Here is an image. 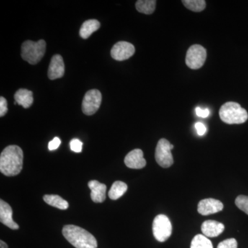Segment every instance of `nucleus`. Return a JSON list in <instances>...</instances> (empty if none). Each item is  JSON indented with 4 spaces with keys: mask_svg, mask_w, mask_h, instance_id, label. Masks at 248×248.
Returning <instances> with one entry per match:
<instances>
[{
    "mask_svg": "<svg viewBox=\"0 0 248 248\" xmlns=\"http://www.w3.org/2000/svg\"><path fill=\"white\" fill-rule=\"evenodd\" d=\"M16 102L19 105L22 106L24 108H29L33 103V95L32 91L27 89L18 90L14 95Z\"/></svg>",
    "mask_w": 248,
    "mask_h": 248,
    "instance_id": "nucleus-16",
    "label": "nucleus"
},
{
    "mask_svg": "<svg viewBox=\"0 0 248 248\" xmlns=\"http://www.w3.org/2000/svg\"><path fill=\"white\" fill-rule=\"evenodd\" d=\"M156 3L155 0H138L135 6L139 12L151 15L155 11Z\"/></svg>",
    "mask_w": 248,
    "mask_h": 248,
    "instance_id": "nucleus-20",
    "label": "nucleus"
},
{
    "mask_svg": "<svg viewBox=\"0 0 248 248\" xmlns=\"http://www.w3.org/2000/svg\"><path fill=\"white\" fill-rule=\"evenodd\" d=\"M65 66L63 58L60 55H55L50 60L48 67V76L50 79L61 78L64 75Z\"/></svg>",
    "mask_w": 248,
    "mask_h": 248,
    "instance_id": "nucleus-12",
    "label": "nucleus"
},
{
    "mask_svg": "<svg viewBox=\"0 0 248 248\" xmlns=\"http://www.w3.org/2000/svg\"><path fill=\"white\" fill-rule=\"evenodd\" d=\"M46 44L44 40L38 42L27 40L22 44L21 48V56L24 61L30 64H37L45 56Z\"/></svg>",
    "mask_w": 248,
    "mask_h": 248,
    "instance_id": "nucleus-4",
    "label": "nucleus"
},
{
    "mask_svg": "<svg viewBox=\"0 0 248 248\" xmlns=\"http://www.w3.org/2000/svg\"><path fill=\"white\" fill-rule=\"evenodd\" d=\"M100 23L97 19H89L83 23L79 31V35L83 39L89 38L93 32L100 28Z\"/></svg>",
    "mask_w": 248,
    "mask_h": 248,
    "instance_id": "nucleus-17",
    "label": "nucleus"
},
{
    "mask_svg": "<svg viewBox=\"0 0 248 248\" xmlns=\"http://www.w3.org/2000/svg\"><path fill=\"white\" fill-rule=\"evenodd\" d=\"M89 188L91 189V200L94 203H102L107 197V186L101 184L97 180H92L88 184Z\"/></svg>",
    "mask_w": 248,
    "mask_h": 248,
    "instance_id": "nucleus-14",
    "label": "nucleus"
},
{
    "mask_svg": "<svg viewBox=\"0 0 248 248\" xmlns=\"http://www.w3.org/2000/svg\"><path fill=\"white\" fill-rule=\"evenodd\" d=\"M83 143L78 139H73L70 142V148L75 153H81L82 151Z\"/></svg>",
    "mask_w": 248,
    "mask_h": 248,
    "instance_id": "nucleus-25",
    "label": "nucleus"
},
{
    "mask_svg": "<svg viewBox=\"0 0 248 248\" xmlns=\"http://www.w3.org/2000/svg\"><path fill=\"white\" fill-rule=\"evenodd\" d=\"M172 227L169 217L159 215L155 217L153 223V232L155 239L159 242H165L172 234Z\"/></svg>",
    "mask_w": 248,
    "mask_h": 248,
    "instance_id": "nucleus-5",
    "label": "nucleus"
},
{
    "mask_svg": "<svg viewBox=\"0 0 248 248\" xmlns=\"http://www.w3.org/2000/svg\"><path fill=\"white\" fill-rule=\"evenodd\" d=\"M221 120L228 124H244L248 119L247 111L243 108L238 103L226 102L219 110Z\"/></svg>",
    "mask_w": 248,
    "mask_h": 248,
    "instance_id": "nucleus-3",
    "label": "nucleus"
},
{
    "mask_svg": "<svg viewBox=\"0 0 248 248\" xmlns=\"http://www.w3.org/2000/svg\"><path fill=\"white\" fill-rule=\"evenodd\" d=\"M207 58V51L202 46H192L187 50L186 63L191 69H200L203 66Z\"/></svg>",
    "mask_w": 248,
    "mask_h": 248,
    "instance_id": "nucleus-6",
    "label": "nucleus"
},
{
    "mask_svg": "<svg viewBox=\"0 0 248 248\" xmlns=\"http://www.w3.org/2000/svg\"><path fill=\"white\" fill-rule=\"evenodd\" d=\"M102 96L100 91L97 89L90 90L85 94L82 102V111L86 115H93L95 113L102 104Z\"/></svg>",
    "mask_w": 248,
    "mask_h": 248,
    "instance_id": "nucleus-8",
    "label": "nucleus"
},
{
    "mask_svg": "<svg viewBox=\"0 0 248 248\" xmlns=\"http://www.w3.org/2000/svg\"><path fill=\"white\" fill-rule=\"evenodd\" d=\"M195 128L196 130H197V134L200 136H203L206 133V127H205L203 124L201 123V122H197V123L195 124Z\"/></svg>",
    "mask_w": 248,
    "mask_h": 248,
    "instance_id": "nucleus-29",
    "label": "nucleus"
},
{
    "mask_svg": "<svg viewBox=\"0 0 248 248\" xmlns=\"http://www.w3.org/2000/svg\"><path fill=\"white\" fill-rule=\"evenodd\" d=\"M237 241L235 239H228L221 241L217 246V248H237Z\"/></svg>",
    "mask_w": 248,
    "mask_h": 248,
    "instance_id": "nucleus-24",
    "label": "nucleus"
},
{
    "mask_svg": "<svg viewBox=\"0 0 248 248\" xmlns=\"http://www.w3.org/2000/svg\"><path fill=\"white\" fill-rule=\"evenodd\" d=\"M125 166L132 169H141L146 165V161L143 158V151L135 149L130 151L124 159Z\"/></svg>",
    "mask_w": 248,
    "mask_h": 248,
    "instance_id": "nucleus-11",
    "label": "nucleus"
},
{
    "mask_svg": "<svg viewBox=\"0 0 248 248\" xmlns=\"http://www.w3.org/2000/svg\"><path fill=\"white\" fill-rule=\"evenodd\" d=\"M236 206L248 215V196L239 195L235 200Z\"/></svg>",
    "mask_w": 248,
    "mask_h": 248,
    "instance_id": "nucleus-23",
    "label": "nucleus"
},
{
    "mask_svg": "<svg viewBox=\"0 0 248 248\" xmlns=\"http://www.w3.org/2000/svg\"><path fill=\"white\" fill-rule=\"evenodd\" d=\"M135 53V46L127 42H119L111 49V56L117 61H124L131 58Z\"/></svg>",
    "mask_w": 248,
    "mask_h": 248,
    "instance_id": "nucleus-9",
    "label": "nucleus"
},
{
    "mask_svg": "<svg viewBox=\"0 0 248 248\" xmlns=\"http://www.w3.org/2000/svg\"><path fill=\"white\" fill-rule=\"evenodd\" d=\"M65 239L76 248H97V241L92 234L74 225H66L62 230Z\"/></svg>",
    "mask_w": 248,
    "mask_h": 248,
    "instance_id": "nucleus-2",
    "label": "nucleus"
},
{
    "mask_svg": "<svg viewBox=\"0 0 248 248\" xmlns=\"http://www.w3.org/2000/svg\"><path fill=\"white\" fill-rule=\"evenodd\" d=\"M0 221L12 230L19 229V226L13 219V210L9 203L0 200Z\"/></svg>",
    "mask_w": 248,
    "mask_h": 248,
    "instance_id": "nucleus-13",
    "label": "nucleus"
},
{
    "mask_svg": "<svg viewBox=\"0 0 248 248\" xmlns=\"http://www.w3.org/2000/svg\"><path fill=\"white\" fill-rule=\"evenodd\" d=\"M170 145L171 143L166 139H161L158 142L155 151V159L156 162L165 169L170 167L174 163Z\"/></svg>",
    "mask_w": 248,
    "mask_h": 248,
    "instance_id": "nucleus-7",
    "label": "nucleus"
},
{
    "mask_svg": "<svg viewBox=\"0 0 248 248\" xmlns=\"http://www.w3.org/2000/svg\"><path fill=\"white\" fill-rule=\"evenodd\" d=\"M170 148H171V150H172V149H173V148H174V146H173V145H172V144H171V145H170Z\"/></svg>",
    "mask_w": 248,
    "mask_h": 248,
    "instance_id": "nucleus-31",
    "label": "nucleus"
},
{
    "mask_svg": "<svg viewBox=\"0 0 248 248\" xmlns=\"http://www.w3.org/2000/svg\"><path fill=\"white\" fill-rule=\"evenodd\" d=\"M225 230V226L220 222L208 220L203 222L202 226V231L206 237H217Z\"/></svg>",
    "mask_w": 248,
    "mask_h": 248,
    "instance_id": "nucleus-15",
    "label": "nucleus"
},
{
    "mask_svg": "<svg viewBox=\"0 0 248 248\" xmlns=\"http://www.w3.org/2000/svg\"><path fill=\"white\" fill-rule=\"evenodd\" d=\"M24 153L20 147L12 145L5 148L0 156V171L7 177H14L21 172Z\"/></svg>",
    "mask_w": 248,
    "mask_h": 248,
    "instance_id": "nucleus-1",
    "label": "nucleus"
},
{
    "mask_svg": "<svg viewBox=\"0 0 248 248\" xmlns=\"http://www.w3.org/2000/svg\"><path fill=\"white\" fill-rule=\"evenodd\" d=\"M223 209V204L220 201L215 199H205L198 204L199 213L204 216L213 215L221 212Z\"/></svg>",
    "mask_w": 248,
    "mask_h": 248,
    "instance_id": "nucleus-10",
    "label": "nucleus"
},
{
    "mask_svg": "<svg viewBox=\"0 0 248 248\" xmlns=\"http://www.w3.org/2000/svg\"><path fill=\"white\" fill-rule=\"evenodd\" d=\"M128 190V186L126 184L121 181H117L111 187L108 192V197L112 200H117L122 197Z\"/></svg>",
    "mask_w": 248,
    "mask_h": 248,
    "instance_id": "nucleus-18",
    "label": "nucleus"
},
{
    "mask_svg": "<svg viewBox=\"0 0 248 248\" xmlns=\"http://www.w3.org/2000/svg\"><path fill=\"white\" fill-rule=\"evenodd\" d=\"M61 144V140L60 139L56 137L51 140L48 143V150L49 151H55V150L58 149Z\"/></svg>",
    "mask_w": 248,
    "mask_h": 248,
    "instance_id": "nucleus-27",
    "label": "nucleus"
},
{
    "mask_svg": "<svg viewBox=\"0 0 248 248\" xmlns=\"http://www.w3.org/2000/svg\"><path fill=\"white\" fill-rule=\"evenodd\" d=\"M43 199L46 203L48 205L60 210H66L69 206L68 202L59 195H46L44 196Z\"/></svg>",
    "mask_w": 248,
    "mask_h": 248,
    "instance_id": "nucleus-19",
    "label": "nucleus"
},
{
    "mask_svg": "<svg viewBox=\"0 0 248 248\" xmlns=\"http://www.w3.org/2000/svg\"><path fill=\"white\" fill-rule=\"evenodd\" d=\"M0 248H9L8 245L4 242V241H0Z\"/></svg>",
    "mask_w": 248,
    "mask_h": 248,
    "instance_id": "nucleus-30",
    "label": "nucleus"
},
{
    "mask_svg": "<svg viewBox=\"0 0 248 248\" xmlns=\"http://www.w3.org/2000/svg\"><path fill=\"white\" fill-rule=\"evenodd\" d=\"M7 112V101L4 97H0V117H4Z\"/></svg>",
    "mask_w": 248,
    "mask_h": 248,
    "instance_id": "nucleus-26",
    "label": "nucleus"
},
{
    "mask_svg": "<svg viewBox=\"0 0 248 248\" xmlns=\"http://www.w3.org/2000/svg\"><path fill=\"white\" fill-rule=\"evenodd\" d=\"M182 3L187 9L193 12H201L206 6V2L204 0H183Z\"/></svg>",
    "mask_w": 248,
    "mask_h": 248,
    "instance_id": "nucleus-22",
    "label": "nucleus"
},
{
    "mask_svg": "<svg viewBox=\"0 0 248 248\" xmlns=\"http://www.w3.org/2000/svg\"><path fill=\"white\" fill-rule=\"evenodd\" d=\"M190 248H214L211 241L202 234L196 235L191 242Z\"/></svg>",
    "mask_w": 248,
    "mask_h": 248,
    "instance_id": "nucleus-21",
    "label": "nucleus"
},
{
    "mask_svg": "<svg viewBox=\"0 0 248 248\" xmlns=\"http://www.w3.org/2000/svg\"><path fill=\"white\" fill-rule=\"evenodd\" d=\"M196 115L202 118H206L210 115V110L208 108L202 109L200 107L196 108Z\"/></svg>",
    "mask_w": 248,
    "mask_h": 248,
    "instance_id": "nucleus-28",
    "label": "nucleus"
}]
</instances>
